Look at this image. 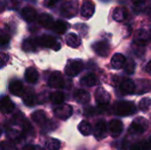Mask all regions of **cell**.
Wrapping results in <instances>:
<instances>
[{"mask_svg": "<svg viewBox=\"0 0 151 150\" xmlns=\"http://www.w3.org/2000/svg\"><path fill=\"white\" fill-rule=\"evenodd\" d=\"M136 111V107L134 103L128 101H121L115 105V113L119 116L133 115Z\"/></svg>", "mask_w": 151, "mask_h": 150, "instance_id": "obj_1", "label": "cell"}, {"mask_svg": "<svg viewBox=\"0 0 151 150\" xmlns=\"http://www.w3.org/2000/svg\"><path fill=\"white\" fill-rule=\"evenodd\" d=\"M149 128V122L146 118L142 117L136 118L130 126L129 132L132 134H141L143 133Z\"/></svg>", "mask_w": 151, "mask_h": 150, "instance_id": "obj_2", "label": "cell"}, {"mask_svg": "<svg viewBox=\"0 0 151 150\" xmlns=\"http://www.w3.org/2000/svg\"><path fill=\"white\" fill-rule=\"evenodd\" d=\"M36 42L38 46H42L44 48H50L54 50H58L61 48L60 43L51 35L43 34L38 38H36Z\"/></svg>", "mask_w": 151, "mask_h": 150, "instance_id": "obj_3", "label": "cell"}, {"mask_svg": "<svg viewBox=\"0 0 151 150\" xmlns=\"http://www.w3.org/2000/svg\"><path fill=\"white\" fill-rule=\"evenodd\" d=\"M79 4L77 0H69L65 2L61 7V15L65 18H73L78 12Z\"/></svg>", "mask_w": 151, "mask_h": 150, "instance_id": "obj_4", "label": "cell"}, {"mask_svg": "<svg viewBox=\"0 0 151 150\" xmlns=\"http://www.w3.org/2000/svg\"><path fill=\"white\" fill-rule=\"evenodd\" d=\"M83 68V62L80 59H72L69 60L65 65V72L70 77H74L80 73Z\"/></svg>", "mask_w": 151, "mask_h": 150, "instance_id": "obj_5", "label": "cell"}, {"mask_svg": "<svg viewBox=\"0 0 151 150\" xmlns=\"http://www.w3.org/2000/svg\"><path fill=\"white\" fill-rule=\"evenodd\" d=\"M53 112L58 118L65 120V119H68L73 115V107L68 104H60V105H58L54 109Z\"/></svg>", "mask_w": 151, "mask_h": 150, "instance_id": "obj_6", "label": "cell"}, {"mask_svg": "<svg viewBox=\"0 0 151 150\" xmlns=\"http://www.w3.org/2000/svg\"><path fill=\"white\" fill-rule=\"evenodd\" d=\"M95 99L98 105H108L111 101V95L104 88L99 87L95 92Z\"/></svg>", "mask_w": 151, "mask_h": 150, "instance_id": "obj_7", "label": "cell"}, {"mask_svg": "<svg viewBox=\"0 0 151 150\" xmlns=\"http://www.w3.org/2000/svg\"><path fill=\"white\" fill-rule=\"evenodd\" d=\"M95 4L92 0H83L81 8V14L84 19H90L95 13Z\"/></svg>", "mask_w": 151, "mask_h": 150, "instance_id": "obj_8", "label": "cell"}, {"mask_svg": "<svg viewBox=\"0 0 151 150\" xmlns=\"http://www.w3.org/2000/svg\"><path fill=\"white\" fill-rule=\"evenodd\" d=\"M107 133V125L104 120H99L94 128V136L96 140L101 141L105 138Z\"/></svg>", "mask_w": 151, "mask_h": 150, "instance_id": "obj_9", "label": "cell"}, {"mask_svg": "<svg viewBox=\"0 0 151 150\" xmlns=\"http://www.w3.org/2000/svg\"><path fill=\"white\" fill-rule=\"evenodd\" d=\"M49 85L53 88H62L65 86V81L62 74L59 72H53L49 79Z\"/></svg>", "mask_w": 151, "mask_h": 150, "instance_id": "obj_10", "label": "cell"}, {"mask_svg": "<svg viewBox=\"0 0 151 150\" xmlns=\"http://www.w3.org/2000/svg\"><path fill=\"white\" fill-rule=\"evenodd\" d=\"M93 50L100 57H107L110 53V46L107 42L100 41L93 45Z\"/></svg>", "mask_w": 151, "mask_h": 150, "instance_id": "obj_11", "label": "cell"}, {"mask_svg": "<svg viewBox=\"0 0 151 150\" xmlns=\"http://www.w3.org/2000/svg\"><path fill=\"white\" fill-rule=\"evenodd\" d=\"M123 123L119 119H113L109 124L110 133L113 138L119 137L123 132Z\"/></svg>", "mask_w": 151, "mask_h": 150, "instance_id": "obj_12", "label": "cell"}, {"mask_svg": "<svg viewBox=\"0 0 151 150\" xmlns=\"http://www.w3.org/2000/svg\"><path fill=\"white\" fill-rule=\"evenodd\" d=\"M14 109V104L8 96H4L0 98V111L3 114H9L12 112Z\"/></svg>", "mask_w": 151, "mask_h": 150, "instance_id": "obj_13", "label": "cell"}, {"mask_svg": "<svg viewBox=\"0 0 151 150\" xmlns=\"http://www.w3.org/2000/svg\"><path fill=\"white\" fill-rule=\"evenodd\" d=\"M148 40H149L148 33L143 29L138 30L134 34V44L136 46L144 47L147 44Z\"/></svg>", "mask_w": 151, "mask_h": 150, "instance_id": "obj_14", "label": "cell"}, {"mask_svg": "<svg viewBox=\"0 0 151 150\" xmlns=\"http://www.w3.org/2000/svg\"><path fill=\"white\" fill-rule=\"evenodd\" d=\"M9 91L15 96H21L24 94V87L21 81L12 80L9 84Z\"/></svg>", "mask_w": 151, "mask_h": 150, "instance_id": "obj_15", "label": "cell"}, {"mask_svg": "<svg viewBox=\"0 0 151 150\" xmlns=\"http://www.w3.org/2000/svg\"><path fill=\"white\" fill-rule=\"evenodd\" d=\"M151 90V82L145 79H140L136 81L135 84V91L139 94L147 93Z\"/></svg>", "mask_w": 151, "mask_h": 150, "instance_id": "obj_16", "label": "cell"}, {"mask_svg": "<svg viewBox=\"0 0 151 150\" xmlns=\"http://www.w3.org/2000/svg\"><path fill=\"white\" fill-rule=\"evenodd\" d=\"M21 16L27 22H32L37 18V11L33 7H25L21 10Z\"/></svg>", "mask_w": 151, "mask_h": 150, "instance_id": "obj_17", "label": "cell"}, {"mask_svg": "<svg viewBox=\"0 0 151 150\" xmlns=\"http://www.w3.org/2000/svg\"><path fill=\"white\" fill-rule=\"evenodd\" d=\"M120 90L124 94H133L135 92V83L130 79H124L120 84Z\"/></svg>", "mask_w": 151, "mask_h": 150, "instance_id": "obj_18", "label": "cell"}, {"mask_svg": "<svg viewBox=\"0 0 151 150\" xmlns=\"http://www.w3.org/2000/svg\"><path fill=\"white\" fill-rule=\"evenodd\" d=\"M74 99L81 104H86L90 101V95L86 90L78 89L74 93Z\"/></svg>", "mask_w": 151, "mask_h": 150, "instance_id": "obj_19", "label": "cell"}, {"mask_svg": "<svg viewBox=\"0 0 151 150\" xmlns=\"http://www.w3.org/2000/svg\"><path fill=\"white\" fill-rule=\"evenodd\" d=\"M25 79L30 84H35L39 79V72L34 67H29L25 72Z\"/></svg>", "mask_w": 151, "mask_h": 150, "instance_id": "obj_20", "label": "cell"}, {"mask_svg": "<svg viewBox=\"0 0 151 150\" xmlns=\"http://www.w3.org/2000/svg\"><path fill=\"white\" fill-rule=\"evenodd\" d=\"M38 22L41 26H42L45 28H51L54 24L52 16L48 13H42V14L39 15Z\"/></svg>", "mask_w": 151, "mask_h": 150, "instance_id": "obj_21", "label": "cell"}, {"mask_svg": "<svg viewBox=\"0 0 151 150\" xmlns=\"http://www.w3.org/2000/svg\"><path fill=\"white\" fill-rule=\"evenodd\" d=\"M125 62H126L125 56L122 55V54H120V53H117V54L113 55V57H111V66L114 69L119 70V69H120V68L123 67Z\"/></svg>", "mask_w": 151, "mask_h": 150, "instance_id": "obj_22", "label": "cell"}, {"mask_svg": "<svg viewBox=\"0 0 151 150\" xmlns=\"http://www.w3.org/2000/svg\"><path fill=\"white\" fill-rule=\"evenodd\" d=\"M65 42L66 44L71 48H78L81 43V38L74 33L68 34L65 37Z\"/></svg>", "mask_w": 151, "mask_h": 150, "instance_id": "obj_23", "label": "cell"}, {"mask_svg": "<svg viewBox=\"0 0 151 150\" xmlns=\"http://www.w3.org/2000/svg\"><path fill=\"white\" fill-rule=\"evenodd\" d=\"M33 121H35L37 125L39 126H42L45 125L47 123V117H46V113L43 111H35L32 116H31Z\"/></svg>", "mask_w": 151, "mask_h": 150, "instance_id": "obj_24", "label": "cell"}, {"mask_svg": "<svg viewBox=\"0 0 151 150\" xmlns=\"http://www.w3.org/2000/svg\"><path fill=\"white\" fill-rule=\"evenodd\" d=\"M127 16V10L123 7V6H119L114 9L113 13H112V17L113 19L118 21V22H121L123 21Z\"/></svg>", "mask_w": 151, "mask_h": 150, "instance_id": "obj_25", "label": "cell"}, {"mask_svg": "<svg viewBox=\"0 0 151 150\" xmlns=\"http://www.w3.org/2000/svg\"><path fill=\"white\" fill-rule=\"evenodd\" d=\"M68 26H69L68 23H66L63 20H58V21L54 22L51 29L58 34H63L68 29Z\"/></svg>", "mask_w": 151, "mask_h": 150, "instance_id": "obj_26", "label": "cell"}, {"mask_svg": "<svg viewBox=\"0 0 151 150\" xmlns=\"http://www.w3.org/2000/svg\"><path fill=\"white\" fill-rule=\"evenodd\" d=\"M37 47H38V43L36 42V39L28 38V39H26L23 42V43H22V49H23V50L28 51V52L35 51L36 49H37Z\"/></svg>", "mask_w": 151, "mask_h": 150, "instance_id": "obj_27", "label": "cell"}, {"mask_svg": "<svg viewBox=\"0 0 151 150\" xmlns=\"http://www.w3.org/2000/svg\"><path fill=\"white\" fill-rule=\"evenodd\" d=\"M97 83V79L95 74L89 73L83 76L81 80V84L86 87H93Z\"/></svg>", "mask_w": 151, "mask_h": 150, "instance_id": "obj_28", "label": "cell"}, {"mask_svg": "<svg viewBox=\"0 0 151 150\" xmlns=\"http://www.w3.org/2000/svg\"><path fill=\"white\" fill-rule=\"evenodd\" d=\"M78 129H79L80 133L84 136H88L93 132V128L88 121H81L79 124Z\"/></svg>", "mask_w": 151, "mask_h": 150, "instance_id": "obj_29", "label": "cell"}, {"mask_svg": "<svg viewBox=\"0 0 151 150\" xmlns=\"http://www.w3.org/2000/svg\"><path fill=\"white\" fill-rule=\"evenodd\" d=\"M64 100H65V95L62 92L60 91H56V92H53L51 95H50V101L53 104L55 105H60V104H63L64 103Z\"/></svg>", "mask_w": 151, "mask_h": 150, "instance_id": "obj_30", "label": "cell"}, {"mask_svg": "<svg viewBox=\"0 0 151 150\" xmlns=\"http://www.w3.org/2000/svg\"><path fill=\"white\" fill-rule=\"evenodd\" d=\"M6 134H7L8 138L12 142H15V143H19L22 140V137H23V135L21 134L20 132L14 130V129H9L8 132H6Z\"/></svg>", "mask_w": 151, "mask_h": 150, "instance_id": "obj_31", "label": "cell"}, {"mask_svg": "<svg viewBox=\"0 0 151 150\" xmlns=\"http://www.w3.org/2000/svg\"><path fill=\"white\" fill-rule=\"evenodd\" d=\"M23 102L27 106H33L35 103V96L31 91H27L23 94Z\"/></svg>", "mask_w": 151, "mask_h": 150, "instance_id": "obj_32", "label": "cell"}, {"mask_svg": "<svg viewBox=\"0 0 151 150\" xmlns=\"http://www.w3.org/2000/svg\"><path fill=\"white\" fill-rule=\"evenodd\" d=\"M124 70L128 74H133L135 71V62L133 59H126V62L123 65Z\"/></svg>", "mask_w": 151, "mask_h": 150, "instance_id": "obj_33", "label": "cell"}, {"mask_svg": "<svg viewBox=\"0 0 151 150\" xmlns=\"http://www.w3.org/2000/svg\"><path fill=\"white\" fill-rule=\"evenodd\" d=\"M61 147V143L57 139H49L46 142V148L48 150H59Z\"/></svg>", "mask_w": 151, "mask_h": 150, "instance_id": "obj_34", "label": "cell"}, {"mask_svg": "<svg viewBox=\"0 0 151 150\" xmlns=\"http://www.w3.org/2000/svg\"><path fill=\"white\" fill-rule=\"evenodd\" d=\"M151 106V99L150 97L142 98L139 103V109L142 111H146Z\"/></svg>", "mask_w": 151, "mask_h": 150, "instance_id": "obj_35", "label": "cell"}, {"mask_svg": "<svg viewBox=\"0 0 151 150\" xmlns=\"http://www.w3.org/2000/svg\"><path fill=\"white\" fill-rule=\"evenodd\" d=\"M132 150H150V146L148 144V141H138L136 143H134L132 148Z\"/></svg>", "mask_w": 151, "mask_h": 150, "instance_id": "obj_36", "label": "cell"}, {"mask_svg": "<svg viewBox=\"0 0 151 150\" xmlns=\"http://www.w3.org/2000/svg\"><path fill=\"white\" fill-rule=\"evenodd\" d=\"M10 42V34L4 31L0 30V46H4Z\"/></svg>", "mask_w": 151, "mask_h": 150, "instance_id": "obj_37", "label": "cell"}, {"mask_svg": "<svg viewBox=\"0 0 151 150\" xmlns=\"http://www.w3.org/2000/svg\"><path fill=\"white\" fill-rule=\"evenodd\" d=\"M9 61V56L6 53L0 52V69L3 68Z\"/></svg>", "mask_w": 151, "mask_h": 150, "instance_id": "obj_38", "label": "cell"}, {"mask_svg": "<svg viewBox=\"0 0 151 150\" xmlns=\"http://www.w3.org/2000/svg\"><path fill=\"white\" fill-rule=\"evenodd\" d=\"M1 148L3 150H15V147L12 142H7V141H3L1 143Z\"/></svg>", "mask_w": 151, "mask_h": 150, "instance_id": "obj_39", "label": "cell"}, {"mask_svg": "<svg viewBox=\"0 0 151 150\" xmlns=\"http://www.w3.org/2000/svg\"><path fill=\"white\" fill-rule=\"evenodd\" d=\"M59 0H44V4L47 6H53L55 5Z\"/></svg>", "mask_w": 151, "mask_h": 150, "instance_id": "obj_40", "label": "cell"}, {"mask_svg": "<svg viewBox=\"0 0 151 150\" xmlns=\"http://www.w3.org/2000/svg\"><path fill=\"white\" fill-rule=\"evenodd\" d=\"M132 2L135 5H142V4H143L146 2V0H132Z\"/></svg>", "mask_w": 151, "mask_h": 150, "instance_id": "obj_41", "label": "cell"}, {"mask_svg": "<svg viewBox=\"0 0 151 150\" xmlns=\"http://www.w3.org/2000/svg\"><path fill=\"white\" fill-rule=\"evenodd\" d=\"M22 150H36V147H34V146L28 145V146H26V147H24Z\"/></svg>", "mask_w": 151, "mask_h": 150, "instance_id": "obj_42", "label": "cell"}, {"mask_svg": "<svg viewBox=\"0 0 151 150\" xmlns=\"http://www.w3.org/2000/svg\"><path fill=\"white\" fill-rule=\"evenodd\" d=\"M146 71H147V72L151 75V61H150L149 63H148V65H147V67H146Z\"/></svg>", "mask_w": 151, "mask_h": 150, "instance_id": "obj_43", "label": "cell"}, {"mask_svg": "<svg viewBox=\"0 0 151 150\" xmlns=\"http://www.w3.org/2000/svg\"><path fill=\"white\" fill-rule=\"evenodd\" d=\"M4 10V5L0 2V12H1V11H3Z\"/></svg>", "mask_w": 151, "mask_h": 150, "instance_id": "obj_44", "label": "cell"}, {"mask_svg": "<svg viewBox=\"0 0 151 150\" xmlns=\"http://www.w3.org/2000/svg\"><path fill=\"white\" fill-rule=\"evenodd\" d=\"M148 144H149V146H150V149L151 150V138H150V140L148 141Z\"/></svg>", "mask_w": 151, "mask_h": 150, "instance_id": "obj_45", "label": "cell"}, {"mask_svg": "<svg viewBox=\"0 0 151 150\" xmlns=\"http://www.w3.org/2000/svg\"><path fill=\"white\" fill-rule=\"evenodd\" d=\"M1 133H2V132H1V130H0V136H1Z\"/></svg>", "mask_w": 151, "mask_h": 150, "instance_id": "obj_46", "label": "cell"}]
</instances>
